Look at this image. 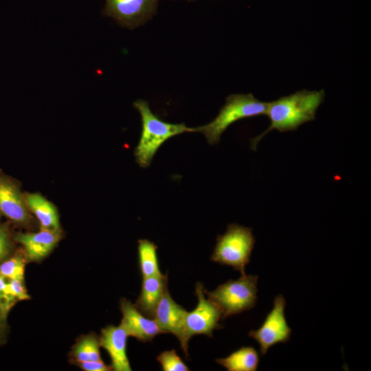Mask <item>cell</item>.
<instances>
[{"mask_svg": "<svg viewBox=\"0 0 371 371\" xmlns=\"http://www.w3.org/2000/svg\"><path fill=\"white\" fill-rule=\"evenodd\" d=\"M187 311L172 298L166 289L156 308L154 319L164 333H172L179 339L186 357L188 341L185 327Z\"/></svg>", "mask_w": 371, "mask_h": 371, "instance_id": "9", "label": "cell"}, {"mask_svg": "<svg viewBox=\"0 0 371 371\" xmlns=\"http://www.w3.org/2000/svg\"><path fill=\"white\" fill-rule=\"evenodd\" d=\"M158 247L148 239L138 240V255L143 278L161 275L159 267L157 250Z\"/></svg>", "mask_w": 371, "mask_h": 371, "instance_id": "17", "label": "cell"}, {"mask_svg": "<svg viewBox=\"0 0 371 371\" xmlns=\"http://www.w3.org/2000/svg\"><path fill=\"white\" fill-rule=\"evenodd\" d=\"M10 294L21 300L30 298L23 284V280L12 279L8 283Z\"/></svg>", "mask_w": 371, "mask_h": 371, "instance_id": "20", "label": "cell"}, {"mask_svg": "<svg viewBox=\"0 0 371 371\" xmlns=\"http://www.w3.org/2000/svg\"><path fill=\"white\" fill-rule=\"evenodd\" d=\"M74 355L79 363L89 361L87 337L76 346Z\"/></svg>", "mask_w": 371, "mask_h": 371, "instance_id": "21", "label": "cell"}, {"mask_svg": "<svg viewBox=\"0 0 371 371\" xmlns=\"http://www.w3.org/2000/svg\"><path fill=\"white\" fill-rule=\"evenodd\" d=\"M128 336L121 325L108 326L101 331L100 346L109 353L111 360V368L115 371L131 370L126 355Z\"/></svg>", "mask_w": 371, "mask_h": 371, "instance_id": "11", "label": "cell"}, {"mask_svg": "<svg viewBox=\"0 0 371 371\" xmlns=\"http://www.w3.org/2000/svg\"><path fill=\"white\" fill-rule=\"evenodd\" d=\"M324 97L323 89H303L269 102L266 115L270 120V125L263 133L251 139V148L255 150L260 139L273 129L280 132L293 131L302 124L314 120Z\"/></svg>", "mask_w": 371, "mask_h": 371, "instance_id": "1", "label": "cell"}, {"mask_svg": "<svg viewBox=\"0 0 371 371\" xmlns=\"http://www.w3.org/2000/svg\"><path fill=\"white\" fill-rule=\"evenodd\" d=\"M142 120V132L134 155L141 168H148L159 147L168 139L186 132H194V128L183 123L172 124L160 120L150 110L148 102L137 100L133 104Z\"/></svg>", "mask_w": 371, "mask_h": 371, "instance_id": "2", "label": "cell"}, {"mask_svg": "<svg viewBox=\"0 0 371 371\" xmlns=\"http://www.w3.org/2000/svg\"><path fill=\"white\" fill-rule=\"evenodd\" d=\"M195 293L198 298L196 308L187 312L185 327L188 338L196 335L212 337L214 330L222 328L219 320L222 319L221 312L217 306L204 295V288L201 283H196Z\"/></svg>", "mask_w": 371, "mask_h": 371, "instance_id": "7", "label": "cell"}, {"mask_svg": "<svg viewBox=\"0 0 371 371\" xmlns=\"http://www.w3.org/2000/svg\"><path fill=\"white\" fill-rule=\"evenodd\" d=\"M11 295L8 290V285L5 280V277L0 273V297Z\"/></svg>", "mask_w": 371, "mask_h": 371, "instance_id": "24", "label": "cell"}, {"mask_svg": "<svg viewBox=\"0 0 371 371\" xmlns=\"http://www.w3.org/2000/svg\"><path fill=\"white\" fill-rule=\"evenodd\" d=\"M157 360L164 371H189V368L177 355L175 350H165L160 353Z\"/></svg>", "mask_w": 371, "mask_h": 371, "instance_id": "18", "label": "cell"}, {"mask_svg": "<svg viewBox=\"0 0 371 371\" xmlns=\"http://www.w3.org/2000/svg\"><path fill=\"white\" fill-rule=\"evenodd\" d=\"M256 275H241L236 280H229L212 291L204 289L207 295L221 312L222 319L241 313L253 308L257 301Z\"/></svg>", "mask_w": 371, "mask_h": 371, "instance_id": "5", "label": "cell"}, {"mask_svg": "<svg viewBox=\"0 0 371 371\" xmlns=\"http://www.w3.org/2000/svg\"><path fill=\"white\" fill-rule=\"evenodd\" d=\"M0 212L18 223H25L29 219L24 196L12 181L2 176H0Z\"/></svg>", "mask_w": 371, "mask_h": 371, "instance_id": "12", "label": "cell"}, {"mask_svg": "<svg viewBox=\"0 0 371 371\" xmlns=\"http://www.w3.org/2000/svg\"><path fill=\"white\" fill-rule=\"evenodd\" d=\"M10 240L7 231L0 227V261L9 253Z\"/></svg>", "mask_w": 371, "mask_h": 371, "instance_id": "23", "label": "cell"}, {"mask_svg": "<svg viewBox=\"0 0 371 371\" xmlns=\"http://www.w3.org/2000/svg\"><path fill=\"white\" fill-rule=\"evenodd\" d=\"M285 305L286 300L282 295H276L273 308L266 316L262 326L248 333V335L259 344L262 356L273 346L286 343L290 339L292 330L285 318Z\"/></svg>", "mask_w": 371, "mask_h": 371, "instance_id": "6", "label": "cell"}, {"mask_svg": "<svg viewBox=\"0 0 371 371\" xmlns=\"http://www.w3.org/2000/svg\"><path fill=\"white\" fill-rule=\"evenodd\" d=\"M80 367L85 371H108L111 367L107 366L100 359L98 361H87L80 363Z\"/></svg>", "mask_w": 371, "mask_h": 371, "instance_id": "22", "label": "cell"}, {"mask_svg": "<svg viewBox=\"0 0 371 371\" xmlns=\"http://www.w3.org/2000/svg\"><path fill=\"white\" fill-rule=\"evenodd\" d=\"M269 102L256 99L251 93L232 94L225 100L217 116L210 123L194 128L204 135L207 142L214 145L220 142L224 131L240 120L266 115Z\"/></svg>", "mask_w": 371, "mask_h": 371, "instance_id": "3", "label": "cell"}, {"mask_svg": "<svg viewBox=\"0 0 371 371\" xmlns=\"http://www.w3.org/2000/svg\"><path fill=\"white\" fill-rule=\"evenodd\" d=\"M259 361L258 352L251 346L242 347L225 358L216 359L228 371H256Z\"/></svg>", "mask_w": 371, "mask_h": 371, "instance_id": "16", "label": "cell"}, {"mask_svg": "<svg viewBox=\"0 0 371 371\" xmlns=\"http://www.w3.org/2000/svg\"><path fill=\"white\" fill-rule=\"evenodd\" d=\"M122 319L120 325L128 336L142 342L150 341L159 334L164 333L155 319L140 313L129 301L123 299L120 302Z\"/></svg>", "mask_w": 371, "mask_h": 371, "instance_id": "10", "label": "cell"}, {"mask_svg": "<svg viewBox=\"0 0 371 371\" xmlns=\"http://www.w3.org/2000/svg\"><path fill=\"white\" fill-rule=\"evenodd\" d=\"M159 0H106L102 11L120 25L130 29L146 22L155 13Z\"/></svg>", "mask_w": 371, "mask_h": 371, "instance_id": "8", "label": "cell"}, {"mask_svg": "<svg viewBox=\"0 0 371 371\" xmlns=\"http://www.w3.org/2000/svg\"><path fill=\"white\" fill-rule=\"evenodd\" d=\"M252 229L236 223L229 224L226 232L216 237V243L210 260L233 267L245 274V267L255 244Z\"/></svg>", "mask_w": 371, "mask_h": 371, "instance_id": "4", "label": "cell"}, {"mask_svg": "<svg viewBox=\"0 0 371 371\" xmlns=\"http://www.w3.org/2000/svg\"><path fill=\"white\" fill-rule=\"evenodd\" d=\"M24 198L27 207L39 221L42 230L59 232L58 212L51 202L38 193H26Z\"/></svg>", "mask_w": 371, "mask_h": 371, "instance_id": "15", "label": "cell"}, {"mask_svg": "<svg viewBox=\"0 0 371 371\" xmlns=\"http://www.w3.org/2000/svg\"><path fill=\"white\" fill-rule=\"evenodd\" d=\"M60 239L59 232L41 230L36 233L19 234L16 240L23 245L27 257L38 260L45 257Z\"/></svg>", "mask_w": 371, "mask_h": 371, "instance_id": "14", "label": "cell"}, {"mask_svg": "<svg viewBox=\"0 0 371 371\" xmlns=\"http://www.w3.org/2000/svg\"><path fill=\"white\" fill-rule=\"evenodd\" d=\"M166 289L167 274L144 278L140 294L134 306L146 317L153 318L156 308Z\"/></svg>", "mask_w": 371, "mask_h": 371, "instance_id": "13", "label": "cell"}, {"mask_svg": "<svg viewBox=\"0 0 371 371\" xmlns=\"http://www.w3.org/2000/svg\"><path fill=\"white\" fill-rule=\"evenodd\" d=\"M25 263L22 258L16 256L3 262L0 265V273L10 280H24Z\"/></svg>", "mask_w": 371, "mask_h": 371, "instance_id": "19", "label": "cell"}]
</instances>
